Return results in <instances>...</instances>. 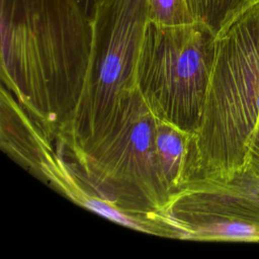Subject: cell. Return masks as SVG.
<instances>
[{"instance_id":"1","label":"cell","mask_w":259,"mask_h":259,"mask_svg":"<svg viewBox=\"0 0 259 259\" xmlns=\"http://www.w3.org/2000/svg\"><path fill=\"white\" fill-rule=\"evenodd\" d=\"M3 76L46 130L66 128L79 102L92 20L73 0H0Z\"/></svg>"},{"instance_id":"2","label":"cell","mask_w":259,"mask_h":259,"mask_svg":"<svg viewBox=\"0 0 259 259\" xmlns=\"http://www.w3.org/2000/svg\"><path fill=\"white\" fill-rule=\"evenodd\" d=\"M258 130L259 2L215 35L202 116L195 133L196 179L225 180L246 171Z\"/></svg>"},{"instance_id":"3","label":"cell","mask_w":259,"mask_h":259,"mask_svg":"<svg viewBox=\"0 0 259 259\" xmlns=\"http://www.w3.org/2000/svg\"><path fill=\"white\" fill-rule=\"evenodd\" d=\"M158 117L135 89L106 132L73 151L88 183L123 212H165L175 198L157 150Z\"/></svg>"},{"instance_id":"4","label":"cell","mask_w":259,"mask_h":259,"mask_svg":"<svg viewBox=\"0 0 259 259\" xmlns=\"http://www.w3.org/2000/svg\"><path fill=\"white\" fill-rule=\"evenodd\" d=\"M149 23L148 0H104L98 6L82 93L64 130L72 150L99 139L122 99L136 89L135 73Z\"/></svg>"},{"instance_id":"5","label":"cell","mask_w":259,"mask_h":259,"mask_svg":"<svg viewBox=\"0 0 259 259\" xmlns=\"http://www.w3.org/2000/svg\"><path fill=\"white\" fill-rule=\"evenodd\" d=\"M215 34L195 22L149 23L135 73V88L161 119L195 134L202 116Z\"/></svg>"},{"instance_id":"6","label":"cell","mask_w":259,"mask_h":259,"mask_svg":"<svg viewBox=\"0 0 259 259\" xmlns=\"http://www.w3.org/2000/svg\"><path fill=\"white\" fill-rule=\"evenodd\" d=\"M165 219L182 234L196 239L259 242V222L243 217L169 210Z\"/></svg>"},{"instance_id":"7","label":"cell","mask_w":259,"mask_h":259,"mask_svg":"<svg viewBox=\"0 0 259 259\" xmlns=\"http://www.w3.org/2000/svg\"><path fill=\"white\" fill-rule=\"evenodd\" d=\"M194 20L215 35L259 0H187Z\"/></svg>"},{"instance_id":"8","label":"cell","mask_w":259,"mask_h":259,"mask_svg":"<svg viewBox=\"0 0 259 259\" xmlns=\"http://www.w3.org/2000/svg\"><path fill=\"white\" fill-rule=\"evenodd\" d=\"M150 22L159 26H182L195 23L187 0H148Z\"/></svg>"},{"instance_id":"9","label":"cell","mask_w":259,"mask_h":259,"mask_svg":"<svg viewBox=\"0 0 259 259\" xmlns=\"http://www.w3.org/2000/svg\"><path fill=\"white\" fill-rule=\"evenodd\" d=\"M248 169L259 176V130L256 133L250 148Z\"/></svg>"},{"instance_id":"10","label":"cell","mask_w":259,"mask_h":259,"mask_svg":"<svg viewBox=\"0 0 259 259\" xmlns=\"http://www.w3.org/2000/svg\"><path fill=\"white\" fill-rule=\"evenodd\" d=\"M73 1L79 6V8L90 20H93L98 6L104 0H73Z\"/></svg>"}]
</instances>
